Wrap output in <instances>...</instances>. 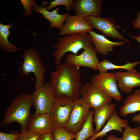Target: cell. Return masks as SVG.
Here are the masks:
<instances>
[{
  "mask_svg": "<svg viewBox=\"0 0 140 140\" xmlns=\"http://www.w3.org/2000/svg\"><path fill=\"white\" fill-rule=\"evenodd\" d=\"M55 129L50 114L32 115L28 126L30 131L41 135L53 133Z\"/></svg>",
  "mask_w": 140,
  "mask_h": 140,
  "instance_id": "obj_15",
  "label": "cell"
},
{
  "mask_svg": "<svg viewBox=\"0 0 140 140\" xmlns=\"http://www.w3.org/2000/svg\"><path fill=\"white\" fill-rule=\"evenodd\" d=\"M32 105L31 94L23 93L17 95L6 109L0 127L16 122L20 125V131L28 130L32 115L30 110Z\"/></svg>",
  "mask_w": 140,
  "mask_h": 140,
  "instance_id": "obj_2",
  "label": "cell"
},
{
  "mask_svg": "<svg viewBox=\"0 0 140 140\" xmlns=\"http://www.w3.org/2000/svg\"><path fill=\"white\" fill-rule=\"evenodd\" d=\"M88 33L97 52L101 54L107 55L109 52L113 51L114 47L125 44L123 41H111L104 36L98 34L93 31H90Z\"/></svg>",
  "mask_w": 140,
  "mask_h": 140,
  "instance_id": "obj_17",
  "label": "cell"
},
{
  "mask_svg": "<svg viewBox=\"0 0 140 140\" xmlns=\"http://www.w3.org/2000/svg\"><path fill=\"white\" fill-rule=\"evenodd\" d=\"M14 23L6 25L0 23V48L5 52L13 53L21 50L16 45L10 43L8 39L11 35L10 29L12 27V26Z\"/></svg>",
  "mask_w": 140,
  "mask_h": 140,
  "instance_id": "obj_21",
  "label": "cell"
},
{
  "mask_svg": "<svg viewBox=\"0 0 140 140\" xmlns=\"http://www.w3.org/2000/svg\"><path fill=\"white\" fill-rule=\"evenodd\" d=\"M102 3V0H74L72 9L76 15L83 18L100 16Z\"/></svg>",
  "mask_w": 140,
  "mask_h": 140,
  "instance_id": "obj_14",
  "label": "cell"
},
{
  "mask_svg": "<svg viewBox=\"0 0 140 140\" xmlns=\"http://www.w3.org/2000/svg\"><path fill=\"white\" fill-rule=\"evenodd\" d=\"M94 113L93 109L90 110L87 119L82 128L76 134L75 140H86L96 134L93 125Z\"/></svg>",
  "mask_w": 140,
  "mask_h": 140,
  "instance_id": "obj_22",
  "label": "cell"
},
{
  "mask_svg": "<svg viewBox=\"0 0 140 140\" xmlns=\"http://www.w3.org/2000/svg\"><path fill=\"white\" fill-rule=\"evenodd\" d=\"M132 121L139 123L140 125V113L135 115L132 118Z\"/></svg>",
  "mask_w": 140,
  "mask_h": 140,
  "instance_id": "obj_32",
  "label": "cell"
},
{
  "mask_svg": "<svg viewBox=\"0 0 140 140\" xmlns=\"http://www.w3.org/2000/svg\"><path fill=\"white\" fill-rule=\"evenodd\" d=\"M85 18L93 28L100 31L103 36L123 40L128 44L129 43V40L118 31L113 18L100 16H88Z\"/></svg>",
  "mask_w": 140,
  "mask_h": 140,
  "instance_id": "obj_11",
  "label": "cell"
},
{
  "mask_svg": "<svg viewBox=\"0 0 140 140\" xmlns=\"http://www.w3.org/2000/svg\"><path fill=\"white\" fill-rule=\"evenodd\" d=\"M41 134L32 132L29 130L20 131L17 140H39Z\"/></svg>",
  "mask_w": 140,
  "mask_h": 140,
  "instance_id": "obj_27",
  "label": "cell"
},
{
  "mask_svg": "<svg viewBox=\"0 0 140 140\" xmlns=\"http://www.w3.org/2000/svg\"><path fill=\"white\" fill-rule=\"evenodd\" d=\"M59 34L60 36L75 33H89L92 31V27L84 18L76 15L69 14L66 17Z\"/></svg>",
  "mask_w": 140,
  "mask_h": 140,
  "instance_id": "obj_12",
  "label": "cell"
},
{
  "mask_svg": "<svg viewBox=\"0 0 140 140\" xmlns=\"http://www.w3.org/2000/svg\"><path fill=\"white\" fill-rule=\"evenodd\" d=\"M20 3L25 10L24 15L25 16H30L32 13V10L31 7H33L36 9L38 5L34 0H20Z\"/></svg>",
  "mask_w": 140,
  "mask_h": 140,
  "instance_id": "obj_28",
  "label": "cell"
},
{
  "mask_svg": "<svg viewBox=\"0 0 140 140\" xmlns=\"http://www.w3.org/2000/svg\"><path fill=\"white\" fill-rule=\"evenodd\" d=\"M115 73L118 87L121 91L129 93L134 88L140 87V72L137 70L118 71Z\"/></svg>",
  "mask_w": 140,
  "mask_h": 140,
  "instance_id": "obj_13",
  "label": "cell"
},
{
  "mask_svg": "<svg viewBox=\"0 0 140 140\" xmlns=\"http://www.w3.org/2000/svg\"><path fill=\"white\" fill-rule=\"evenodd\" d=\"M116 107L115 104L110 103L99 109L94 110L93 122L95 124L96 133L101 130L106 121L110 117Z\"/></svg>",
  "mask_w": 140,
  "mask_h": 140,
  "instance_id": "obj_20",
  "label": "cell"
},
{
  "mask_svg": "<svg viewBox=\"0 0 140 140\" xmlns=\"http://www.w3.org/2000/svg\"><path fill=\"white\" fill-rule=\"evenodd\" d=\"M140 63V61H135L133 62H129L121 65L114 64L108 59H104L100 62L98 69L100 72H107L109 70L121 69L129 71L133 69L134 67Z\"/></svg>",
  "mask_w": 140,
  "mask_h": 140,
  "instance_id": "obj_23",
  "label": "cell"
},
{
  "mask_svg": "<svg viewBox=\"0 0 140 140\" xmlns=\"http://www.w3.org/2000/svg\"><path fill=\"white\" fill-rule=\"evenodd\" d=\"M138 111H140V89L136 90L124 99L119 113L121 116L125 117Z\"/></svg>",
  "mask_w": 140,
  "mask_h": 140,
  "instance_id": "obj_19",
  "label": "cell"
},
{
  "mask_svg": "<svg viewBox=\"0 0 140 140\" xmlns=\"http://www.w3.org/2000/svg\"><path fill=\"white\" fill-rule=\"evenodd\" d=\"M91 83L117 102L121 101L122 96L118 89L115 73L100 72L93 76Z\"/></svg>",
  "mask_w": 140,
  "mask_h": 140,
  "instance_id": "obj_7",
  "label": "cell"
},
{
  "mask_svg": "<svg viewBox=\"0 0 140 140\" xmlns=\"http://www.w3.org/2000/svg\"><path fill=\"white\" fill-rule=\"evenodd\" d=\"M121 138L122 140H140V125L135 128L131 127L129 124L124 128Z\"/></svg>",
  "mask_w": 140,
  "mask_h": 140,
  "instance_id": "obj_24",
  "label": "cell"
},
{
  "mask_svg": "<svg viewBox=\"0 0 140 140\" xmlns=\"http://www.w3.org/2000/svg\"><path fill=\"white\" fill-rule=\"evenodd\" d=\"M97 52L92 45L85 48L79 55L67 54L65 60L66 62L73 66L87 67L96 71L98 69L100 62L97 56Z\"/></svg>",
  "mask_w": 140,
  "mask_h": 140,
  "instance_id": "obj_10",
  "label": "cell"
},
{
  "mask_svg": "<svg viewBox=\"0 0 140 140\" xmlns=\"http://www.w3.org/2000/svg\"><path fill=\"white\" fill-rule=\"evenodd\" d=\"M90 108L81 97L75 101L69 121L65 128V129L76 135L86 121L90 113Z\"/></svg>",
  "mask_w": 140,
  "mask_h": 140,
  "instance_id": "obj_6",
  "label": "cell"
},
{
  "mask_svg": "<svg viewBox=\"0 0 140 140\" xmlns=\"http://www.w3.org/2000/svg\"><path fill=\"white\" fill-rule=\"evenodd\" d=\"M56 67L51 73L49 82L55 98L74 102L81 96L83 85L79 67L66 62Z\"/></svg>",
  "mask_w": 140,
  "mask_h": 140,
  "instance_id": "obj_1",
  "label": "cell"
},
{
  "mask_svg": "<svg viewBox=\"0 0 140 140\" xmlns=\"http://www.w3.org/2000/svg\"><path fill=\"white\" fill-rule=\"evenodd\" d=\"M53 133L54 140H72L76 137V135L69 132L64 128H55Z\"/></svg>",
  "mask_w": 140,
  "mask_h": 140,
  "instance_id": "obj_26",
  "label": "cell"
},
{
  "mask_svg": "<svg viewBox=\"0 0 140 140\" xmlns=\"http://www.w3.org/2000/svg\"><path fill=\"white\" fill-rule=\"evenodd\" d=\"M47 8V6L44 7L41 5L40 6L38 5L36 9H33V10L41 13L43 16V17L48 20L50 24L49 27L50 29L53 27H56L60 31L63 26L66 17L70 13L59 14L58 13L59 8L58 7L56 8L52 11L48 10Z\"/></svg>",
  "mask_w": 140,
  "mask_h": 140,
  "instance_id": "obj_18",
  "label": "cell"
},
{
  "mask_svg": "<svg viewBox=\"0 0 140 140\" xmlns=\"http://www.w3.org/2000/svg\"><path fill=\"white\" fill-rule=\"evenodd\" d=\"M130 36L134 39L136 40L139 43H140V33L137 36H134L132 35H130Z\"/></svg>",
  "mask_w": 140,
  "mask_h": 140,
  "instance_id": "obj_34",
  "label": "cell"
},
{
  "mask_svg": "<svg viewBox=\"0 0 140 140\" xmlns=\"http://www.w3.org/2000/svg\"><path fill=\"white\" fill-rule=\"evenodd\" d=\"M106 140H122L121 138L118 137L113 134L109 135L107 137Z\"/></svg>",
  "mask_w": 140,
  "mask_h": 140,
  "instance_id": "obj_33",
  "label": "cell"
},
{
  "mask_svg": "<svg viewBox=\"0 0 140 140\" xmlns=\"http://www.w3.org/2000/svg\"><path fill=\"white\" fill-rule=\"evenodd\" d=\"M81 96L94 110L111 103L113 99L92 83L88 82L83 85Z\"/></svg>",
  "mask_w": 140,
  "mask_h": 140,
  "instance_id": "obj_8",
  "label": "cell"
},
{
  "mask_svg": "<svg viewBox=\"0 0 140 140\" xmlns=\"http://www.w3.org/2000/svg\"><path fill=\"white\" fill-rule=\"evenodd\" d=\"M42 5L44 6L47 4H50L47 6V9L48 11L51 10L52 9L58 5H64L66 7V10L68 12L71 11L72 9L73 5V0H54L49 3L42 1Z\"/></svg>",
  "mask_w": 140,
  "mask_h": 140,
  "instance_id": "obj_25",
  "label": "cell"
},
{
  "mask_svg": "<svg viewBox=\"0 0 140 140\" xmlns=\"http://www.w3.org/2000/svg\"><path fill=\"white\" fill-rule=\"evenodd\" d=\"M39 140H54L53 133L41 134Z\"/></svg>",
  "mask_w": 140,
  "mask_h": 140,
  "instance_id": "obj_31",
  "label": "cell"
},
{
  "mask_svg": "<svg viewBox=\"0 0 140 140\" xmlns=\"http://www.w3.org/2000/svg\"><path fill=\"white\" fill-rule=\"evenodd\" d=\"M92 45L87 33L71 34L59 37L57 44L53 46L57 49L53 53L56 66L61 63L62 57L66 53L70 52L76 55L80 50Z\"/></svg>",
  "mask_w": 140,
  "mask_h": 140,
  "instance_id": "obj_3",
  "label": "cell"
},
{
  "mask_svg": "<svg viewBox=\"0 0 140 140\" xmlns=\"http://www.w3.org/2000/svg\"><path fill=\"white\" fill-rule=\"evenodd\" d=\"M74 102L64 99H56L50 113L55 128H65L69 121L73 108Z\"/></svg>",
  "mask_w": 140,
  "mask_h": 140,
  "instance_id": "obj_9",
  "label": "cell"
},
{
  "mask_svg": "<svg viewBox=\"0 0 140 140\" xmlns=\"http://www.w3.org/2000/svg\"><path fill=\"white\" fill-rule=\"evenodd\" d=\"M133 27L137 29H140V11L136 14V17L133 21Z\"/></svg>",
  "mask_w": 140,
  "mask_h": 140,
  "instance_id": "obj_30",
  "label": "cell"
},
{
  "mask_svg": "<svg viewBox=\"0 0 140 140\" xmlns=\"http://www.w3.org/2000/svg\"><path fill=\"white\" fill-rule=\"evenodd\" d=\"M20 134L18 131L10 133L0 132V140H17Z\"/></svg>",
  "mask_w": 140,
  "mask_h": 140,
  "instance_id": "obj_29",
  "label": "cell"
},
{
  "mask_svg": "<svg viewBox=\"0 0 140 140\" xmlns=\"http://www.w3.org/2000/svg\"><path fill=\"white\" fill-rule=\"evenodd\" d=\"M128 124L127 120L121 118L118 115L115 109L102 130L86 140H95L97 138L101 139L112 130L117 131L122 134L123 131V128Z\"/></svg>",
  "mask_w": 140,
  "mask_h": 140,
  "instance_id": "obj_16",
  "label": "cell"
},
{
  "mask_svg": "<svg viewBox=\"0 0 140 140\" xmlns=\"http://www.w3.org/2000/svg\"><path fill=\"white\" fill-rule=\"evenodd\" d=\"M31 95L32 105L35 107L33 114H50L56 100L50 82H46L41 88L35 90Z\"/></svg>",
  "mask_w": 140,
  "mask_h": 140,
  "instance_id": "obj_5",
  "label": "cell"
},
{
  "mask_svg": "<svg viewBox=\"0 0 140 140\" xmlns=\"http://www.w3.org/2000/svg\"><path fill=\"white\" fill-rule=\"evenodd\" d=\"M23 61L19 68V73L22 76H26L31 73L35 75L36 81L34 85V89H38L44 85L46 71L45 66L35 50L33 48L23 50Z\"/></svg>",
  "mask_w": 140,
  "mask_h": 140,
  "instance_id": "obj_4",
  "label": "cell"
}]
</instances>
